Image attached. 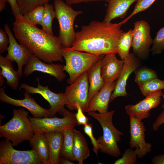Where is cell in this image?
I'll return each instance as SVG.
<instances>
[{
	"label": "cell",
	"mask_w": 164,
	"mask_h": 164,
	"mask_svg": "<svg viewBox=\"0 0 164 164\" xmlns=\"http://www.w3.org/2000/svg\"><path fill=\"white\" fill-rule=\"evenodd\" d=\"M114 111L113 110L103 114L89 112L88 114L97 120L102 128L103 135L97 139L99 150L102 153L118 158L121 152L117 143L120 141V136L124 134L118 130L113 123L112 118Z\"/></svg>",
	"instance_id": "cell-4"
},
{
	"label": "cell",
	"mask_w": 164,
	"mask_h": 164,
	"mask_svg": "<svg viewBox=\"0 0 164 164\" xmlns=\"http://www.w3.org/2000/svg\"><path fill=\"white\" fill-rule=\"evenodd\" d=\"M12 63L6 57L0 55V73L6 79V84L13 90H16L19 86L20 77Z\"/></svg>",
	"instance_id": "cell-25"
},
{
	"label": "cell",
	"mask_w": 164,
	"mask_h": 164,
	"mask_svg": "<svg viewBox=\"0 0 164 164\" xmlns=\"http://www.w3.org/2000/svg\"><path fill=\"white\" fill-rule=\"evenodd\" d=\"M129 118L130 147L132 149L136 148L138 157L141 158L151 152L152 145L145 140L146 129L143 122L131 116Z\"/></svg>",
	"instance_id": "cell-13"
},
{
	"label": "cell",
	"mask_w": 164,
	"mask_h": 164,
	"mask_svg": "<svg viewBox=\"0 0 164 164\" xmlns=\"http://www.w3.org/2000/svg\"><path fill=\"white\" fill-rule=\"evenodd\" d=\"M152 163L153 164H164V154H162L154 157Z\"/></svg>",
	"instance_id": "cell-42"
},
{
	"label": "cell",
	"mask_w": 164,
	"mask_h": 164,
	"mask_svg": "<svg viewBox=\"0 0 164 164\" xmlns=\"http://www.w3.org/2000/svg\"><path fill=\"white\" fill-rule=\"evenodd\" d=\"M4 77L0 73V87L2 86L3 83L5 82V80H4Z\"/></svg>",
	"instance_id": "cell-45"
},
{
	"label": "cell",
	"mask_w": 164,
	"mask_h": 164,
	"mask_svg": "<svg viewBox=\"0 0 164 164\" xmlns=\"http://www.w3.org/2000/svg\"><path fill=\"white\" fill-rule=\"evenodd\" d=\"M133 30L131 29L124 32L121 36L117 47V53L121 60H124L128 56L132 46Z\"/></svg>",
	"instance_id": "cell-27"
},
{
	"label": "cell",
	"mask_w": 164,
	"mask_h": 164,
	"mask_svg": "<svg viewBox=\"0 0 164 164\" xmlns=\"http://www.w3.org/2000/svg\"><path fill=\"white\" fill-rule=\"evenodd\" d=\"M13 113L12 118L0 126V137L11 142L14 147L29 140L34 133L28 111L22 108L14 109Z\"/></svg>",
	"instance_id": "cell-3"
},
{
	"label": "cell",
	"mask_w": 164,
	"mask_h": 164,
	"mask_svg": "<svg viewBox=\"0 0 164 164\" xmlns=\"http://www.w3.org/2000/svg\"><path fill=\"white\" fill-rule=\"evenodd\" d=\"M29 141L30 146L37 152L43 164H50L49 147L44 133H35Z\"/></svg>",
	"instance_id": "cell-23"
},
{
	"label": "cell",
	"mask_w": 164,
	"mask_h": 164,
	"mask_svg": "<svg viewBox=\"0 0 164 164\" xmlns=\"http://www.w3.org/2000/svg\"><path fill=\"white\" fill-rule=\"evenodd\" d=\"M67 86L64 92L66 99V106L70 110L77 111L79 105L84 112L88 107L89 84L87 72L83 73Z\"/></svg>",
	"instance_id": "cell-7"
},
{
	"label": "cell",
	"mask_w": 164,
	"mask_h": 164,
	"mask_svg": "<svg viewBox=\"0 0 164 164\" xmlns=\"http://www.w3.org/2000/svg\"><path fill=\"white\" fill-rule=\"evenodd\" d=\"M62 55L66 62L63 70L69 74L68 83L70 84L89 69L99 59L101 55L63 48Z\"/></svg>",
	"instance_id": "cell-6"
},
{
	"label": "cell",
	"mask_w": 164,
	"mask_h": 164,
	"mask_svg": "<svg viewBox=\"0 0 164 164\" xmlns=\"http://www.w3.org/2000/svg\"><path fill=\"white\" fill-rule=\"evenodd\" d=\"M10 141L0 142V164H43L35 149L20 151L15 149Z\"/></svg>",
	"instance_id": "cell-8"
},
{
	"label": "cell",
	"mask_w": 164,
	"mask_h": 164,
	"mask_svg": "<svg viewBox=\"0 0 164 164\" xmlns=\"http://www.w3.org/2000/svg\"><path fill=\"white\" fill-rule=\"evenodd\" d=\"M83 126V129L84 132L90 138L91 144L93 146V151L97 156L98 152L99 150V146L97 140L94 137L93 135L92 125V124L88 123Z\"/></svg>",
	"instance_id": "cell-36"
},
{
	"label": "cell",
	"mask_w": 164,
	"mask_h": 164,
	"mask_svg": "<svg viewBox=\"0 0 164 164\" xmlns=\"http://www.w3.org/2000/svg\"><path fill=\"white\" fill-rule=\"evenodd\" d=\"M53 6L56 18L58 22V38L63 48L71 47L75 38L74 23L76 17L83 13L81 10H74L62 0H54Z\"/></svg>",
	"instance_id": "cell-5"
},
{
	"label": "cell",
	"mask_w": 164,
	"mask_h": 164,
	"mask_svg": "<svg viewBox=\"0 0 164 164\" xmlns=\"http://www.w3.org/2000/svg\"><path fill=\"white\" fill-rule=\"evenodd\" d=\"M43 15L40 25L42 29L47 33L53 35L52 23L53 19L56 18L54 6L48 3L44 5Z\"/></svg>",
	"instance_id": "cell-28"
},
{
	"label": "cell",
	"mask_w": 164,
	"mask_h": 164,
	"mask_svg": "<svg viewBox=\"0 0 164 164\" xmlns=\"http://www.w3.org/2000/svg\"><path fill=\"white\" fill-rule=\"evenodd\" d=\"M109 0H104V1L106 2H108V1H109Z\"/></svg>",
	"instance_id": "cell-47"
},
{
	"label": "cell",
	"mask_w": 164,
	"mask_h": 164,
	"mask_svg": "<svg viewBox=\"0 0 164 164\" xmlns=\"http://www.w3.org/2000/svg\"><path fill=\"white\" fill-rule=\"evenodd\" d=\"M44 6L37 7L24 15L23 16L32 24L40 25L43 19Z\"/></svg>",
	"instance_id": "cell-33"
},
{
	"label": "cell",
	"mask_w": 164,
	"mask_h": 164,
	"mask_svg": "<svg viewBox=\"0 0 164 164\" xmlns=\"http://www.w3.org/2000/svg\"><path fill=\"white\" fill-rule=\"evenodd\" d=\"M5 31L7 34L9 40L8 47L6 58L12 63L15 61L17 63V71L20 78L23 75L22 67L28 63L32 53L26 47L19 44L14 36L9 26L4 24Z\"/></svg>",
	"instance_id": "cell-12"
},
{
	"label": "cell",
	"mask_w": 164,
	"mask_h": 164,
	"mask_svg": "<svg viewBox=\"0 0 164 164\" xmlns=\"http://www.w3.org/2000/svg\"><path fill=\"white\" fill-rule=\"evenodd\" d=\"M64 66L59 64L47 63L32 54L28 63L25 67L23 73L25 76H28L34 71H38L49 74L60 82L66 77L63 70Z\"/></svg>",
	"instance_id": "cell-17"
},
{
	"label": "cell",
	"mask_w": 164,
	"mask_h": 164,
	"mask_svg": "<svg viewBox=\"0 0 164 164\" xmlns=\"http://www.w3.org/2000/svg\"><path fill=\"white\" fill-rule=\"evenodd\" d=\"M37 80L38 85L36 87L22 83L20 85L19 87L30 94H39L46 100L50 105L49 109L51 117H54L57 113L63 117L68 114L70 111L64 107L67 102L64 93L53 92L49 89L48 86H44L40 84L39 78H37Z\"/></svg>",
	"instance_id": "cell-9"
},
{
	"label": "cell",
	"mask_w": 164,
	"mask_h": 164,
	"mask_svg": "<svg viewBox=\"0 0 164 164\" xmlns=\"http://www.w3.org/2000/svg\"><path fill=\"white\" fill-rule=\"evenodd\" d=\"M138 157L135 150H133L131 148H128L125 151L122 157L114 163V164H135L136 163Z\"/></svg>",
	"instance_id": "cell-35"
},
{
	"label": "cell",
	"mask_w": 164,
	"mask_h": 164,
	"mask_svg": "<svg viewBox=\"0 0 164 164\" xmlns=\"http://www.w3.org/2000/svg\"><path fill=\"white\" fill-rule=\"evenodd\" d=\"M124 60L123 68L116 81L115 87L111 94L110 102L118 97H127L128 94L126 86L127 80L131 73L140 66L139 59L133 53H130Z\"/></svg>",
	"instance_id": "cell-16"
},
{
	"label": "cell",
	"mask_w": 164,
	"mask_h": 164,
	"mask_svg": "<svg viewBox=\"0 0 164 164\" xmlns=\"http://www.w3.org/2000/svg\"><path fill=\"white\" fill-rule=\"evenodd\" d=\"M6 1L9 4L12 13L15 17L21 15L17 5V0H6Z\"/></svg>",
	"instance_id": "cell-40"
},
{
	"label": "cell",
	"mask_w": 164,
	"mask_h": 164,
	"mask_svg": "<svg viewBox=\"0 0 164 164\" xmlns=\"http://www.w3.org/2000/svg\"><path fill=\"white\" fill-rule=\"evenodd\" d=\"M65 2L68 5L77 4L83 2H101L104 0H65Z\"/></svg>",
	"instance_id": "cell-41"
},
{
	"label": "cell",
	"mask_w": 164,
	"mask_h": 164,
	"mask_svg": "<svg viewBox=\"0 0 164 164\" xmlns=\"http://www.w3.org/2000/svg\"><path fill=\"white\" fill-rule=\"evenodd\" d=\"M162 97L164 100V92L163 93ZM161 108H162V109H164V103L162 105Z\"/></svg>",
	"instance_id": "cell-46"
},
{
	"label": "cell",
	"mask_w": 164,
	"mask_h": 164,
	"mask_svg": "<svg viewBox=\"0 0 164 164\" xmlns=\"http://www.w3.org/2000/svg\"><path fill=\"white\" fill-rule=\"evenodd\" d=\"M48 142L50 164H58L63 140V132L55 131L44 132Z\"/></svg>",
	"instance_id": "cell-22"
},
{
	"label": "cell",
	"mask_w": 164,
	"mask_h": 164,
	"mask_svg": "<svg viewBox=\"0 0 164 164\" xmlns=\"http://www.w3.org/2000/svg\"><path fill=\"white\" fill-rule=\"evenodd\" d=\"M73 153L74 161L78 164L83 162L90 155V151L87 141L82 133L74 128Z\"/></svg>",
	"instance_id": "cell-24"
},
{
	"label": "cell",
	"mask_w": 164,
	"mask_h": 164,
	"mask_svg": "<svg viewBox=\"0 0 164 164\" xmlns=\"http://www.w3.org/2000/svg\"><path fill=\"white\" fill-rule=\"evenodd\" d=\"M152 45L150 51L153 55L160 54L164 50V27L157 32Z\"/></svg>",
	"instance_id": "cell-32"
},
{
	"label": "cell",
	"mask_w": 164,
	"mask_h": 164,
	"mask_svg": "<svg viewBox=\"0 0 164 164\" xmlns=\"http://www.w3.org/2000/svg\"><path fill=\"white\" fill-rule=\"evenodd\" d=\"M163 94L162 90L159 91L145 97L138 103L125 106L126 113L141 121L148 118L150 115V110L157 108L161 104Z\"/></svg>",
	"instance_id": "cell-14"
},
{
	"label": "cell",
	"mask_w": 164,
	"mask_h": 164,
	"mask_svg": "<svg viewBox=\"0 0 164 164\" xmlns=\"http://www.w3.org/2000/svg\"><path fill=\"white\" fill-rule=\"evenodd\" d=\"M24 98L22 99L12 98L5 93V88L0 89V100L1 101L16 107L26 108L32 114L33 117L37 118H51L49 109H45L39 105L29 94L25 92Z\"/></svg>",
	"instance_id": "cell-15"
},
{
	"label": "cell",
	"mask_w": 164,
	"mask_h": 164,
	"mask_svg": "<svg viewBox=\"0 0 164 164\" xmlns=\"http://www.w3.org/2000/svg\"><path fill=\"white\" fill-rule=\"evenodd\" d=\"M6 0H0V12L2 11L6 6Z\"/></svg>",
	"instance_id": "cell-44"
},
{
	"label": "cell",
	"mask_w": 164,
	"mask_h": 164,
	"mask_svg": "<svg viewBox=\"0 0 164 164\" xmlns=\"http://www.w3.org/2000/svg\"><path fill=\"white\" fill-rule=\"evenodd\" d=\"M77 112L75 113L77 125H85L88 123L89 118L84 114V112L79 105H77Z\"/></svg>",
	"instance_id": "cell-38"
},
{
	"label": "cell",
	"mask_w": 164,
	"mask_h": 164,
	"mask_svg": "<svg viewBox=\"0 0 164 164\" xmlns=\"http://www.w3.org/2000/svg\"><path fill=\"white\" fill-rule=\"evenodd\" d=\"M138 86L142 94L146 97L157 91H164V80H161L157 77L149 80Z\"/></svg>",
	"instance_id": "cell-29"
},
{
	"label": "cell",
	"mask_w": 164,
	"mask_h": 164,
	"mask_svg": "<svg viewBox=\"0 0 164 164\" xmlns=\"http://www.w3.org/2000/svg\"><path fill=\"white\" fill-rule=\"evenodd\" d=\"M123 23L106 22L93 20L82 26L76 32L74 41L70 48L97 55L117 53L118 45L121 35Z\"/></svg>",
	"instance_id": "cell-1"
},
{
	"label": "cell",
	"mask_w": 164,
	"mask_h": 164,
	"mask_svg": "<svg viewBox=\"0 0 164 164\" xmlns=\"http://www.w3.org/2000/svg\"><path fill=\"white\" fill-rule=\"evenodd\" d=\"M71 161L65 158L60 157L59 160V164H74Z\"/></svg>",
	"instance_id": "cell-43"
},
{
	"label": "cell",
	"mask_w": 164,
	"mask_h": 164,
	"mask_svg": "<svg viewBox=\"0 0 164 164\" xmlns=\"http://www.w3.org/2000/svg\"><path fill=\"white\" fill-rule=\"evenodd\" d=\"M115 84V81L105 83L99 92L89 103L86 112L96 111L101 114L108 112L109 103Z\"/></svg>",
	"instance_id": "cell-18"
},
{
	"label": "cell",
	"mask_w": 164,
	"mask_h": 164,
	"mask_svg": "<svg viewBox=\"0 0 164 164\" xmlns=\"http://www.w3.org/2000/svg\"><path fill=\"white\" fill-rule=\"evenodd\" d=\"M137 0H109L103 21L111 22L114 19L123 18L131 5Z\"/></svg>",
	"instance_id": "cell-21"
},
{
	"label": "cell",
	"mask_w": 164,
	"mask_h": 164,
	"mask_svg": "<svg viewBox=\"0 0 164 164\" xmlns=\"http://www.w3.org/2000/svg\"><path fill=\"white\" fill-rule=\"evenodd\" d=\"M8 35L5 31L0 29V53H4L7 50L8 46L9 44Z\"/></svg>",
	"instance_id": "cell-37"
},
{
	"label": "cell",
	"mask_w": 164,
	"mask_h": 164,
	"mask_svg": "<svg viewBox=\"0 0 164 164\" xmlns=\"http://www.w3.org/2000/svg\"><path fill=\"white\" fill-rule=\"evenodd\" d=\"M116 54H106L102 59L101 71L105 83L113 82L117 80L123 68L124 60L118 59Z\"/></svg>",
	"instance_id": "cell-19"
},
{
	"label": "cell",
	"mask_w": 164,
	"mask_h": 164,
	"mask_svg": "<svg viewBox=\"0 0 164 164\" xmlns=\"http://www.w3.org/2000/svg\"><path fill=\"white\" fill-rule=\"evenodd\" d=\"M156 0H137L130 15L122 21L123 24L127 22L135 15L148 9Z\"/></svg>",
	"instance_id": "cell-34"
},
{
	"label": "cell",
	"mask_w": 164,
	"mask_h": 164,
	"mask_svg": "<svg viewBox=\"0 0 164 164\" xmlns=\"http://www.w3.org/2000/svg\"><path fill=\"white\" fill-rule=\"evenodd\" d=\"M34 133L59 131L63 132L66 128L77 125L75 114L70 112L62 118L56 117L37 118L29 117Z\"/></svg>",
	"instance_id": "cell-11"
},
{
	"label": "cell",
	"mask_w": 164,
	"mask_h": 164,
	"mask_svg": "<svg viewBox=\"0 0 164 164\" xmlns=\"http://www.w3.org/2000/svg\"><path fill=\"white\" fill-rule=\"evenodd\" d=\"M104 55H102L98 60L87 71L89 84L88 104L99 92L105 83L101 71V60Z\"/></svg>",
	"instance_id": "cell-20"
},
{
	"label": "cell",
	"mask_w": 164,
	"mask_h": 164,
	"mask_svg": "<svg viewBox=\"0 0 164 164\" xmlns=\"http://www.w3.org/2000/svg\"><path fill=\"white\" fill-rule=\"evenodd\" d=\"M50 0H17L21 14L23 15L34 9L48 4Z\"/></svg>",
	"instance_id": "cell-31"
},
{
	"label": "cell",
	"mask_w": 164,
	"mask_h": 164,
	"mask_svg": "<svg viewBox=\"0 0 164 164\" xmlns=\"http://www.w3.org/2000/svg\"><path fill=\"white\" fill-rule=\"evenodd\" d=\"M15 18L12 29L20 44L45 63L63 61V48L58 37L39 28L21 15Z\"/></svg>",
	"instance_id": "cell-2"
},
{
	"label": "cell",
	"mask_w": 164,
	"mask_h": 164,
	"mask_svg": "<svg viewBox=\"0 0 164 164\" xmlns=\"http://www.w3.org/2000/svg\"><path fill=\"white\" fill-rule=\"evenodd\" d=\"M134 25L131 46L133 53L139 59L145 60L149 57L153 42L150 26L144 20L135 22Z\"/></svg>",
	"instance_id": "cell-10"
},
{
	"label": "cell",
	"mask_w": 164,
	"mask_h": 164,
	"mask_svg": "<svg viewBox=\"0 0 164 164\" xmlns=\"http://www.w3.org/2000/svg\"><path fill=\"white\" fill-rule=\"evenodd\" d=\"M134 72L135 81L138 85L149 80L158 77L155 71L145 66L139 67Z\"/></svg>",
	"instance_id": "cell-30"
},
{
	"label": "cell",
	"mask_w": 164,
	"mask_h": 164,
	"mask_svg": "<svg viewBox=\"0 0 164 164\" xmlns=\"http://www.w3.org/2000/svg\"><path fill=\"white\" fill-rule=\"evenodd\" d=\"M164 124V109L158 116L152 124V128L154 131L159 130L160 126Z\"/></svg>",
	"instance_id": "cell-39"
},
{
	"label": "cell",
	"mask_w": 164,
	"mask_h": 164,
	"mask_svg": "<svg viewBox=\"0 0 164 164\" xmlns=\"http://www.w3.org/2000/svg\"><path fill=\"white\" fill-rule=\"evenodd\" d=\"M74 127L72 126L63 131V140L60 153V156L71 161H74L73 153Z\"/></svg>",
	"instance_id": "cell-26"
}]
</instances>
